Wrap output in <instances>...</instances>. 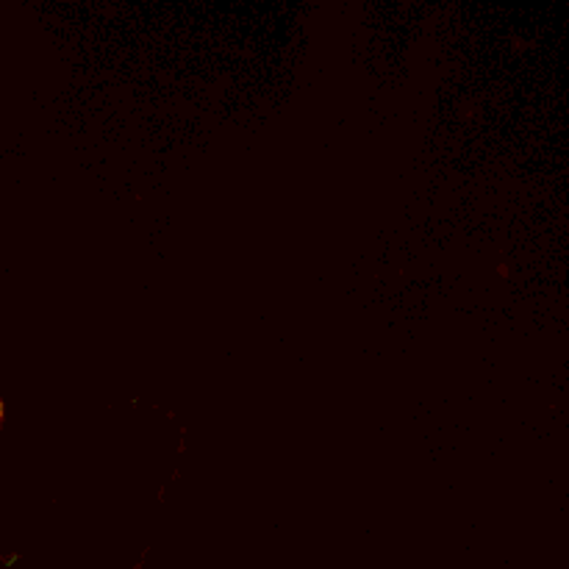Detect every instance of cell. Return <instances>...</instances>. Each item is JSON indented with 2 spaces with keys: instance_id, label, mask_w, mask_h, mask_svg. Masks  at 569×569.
<instances>
[{
  "instance_id": "cell-1",
  "label": "cell",
  "mask_w": 569,
  "mask_h": 569,
  "mask_svg": "<svg viewBox=\"0 0 569 569\" xmlns=\"http://www.w3.org/2000/svg\"><path fill=\"white\" fill-rule=\"evenodd\" d=\"M0 422H3V403H0Z\"/></svg>"
}]
</instances>
